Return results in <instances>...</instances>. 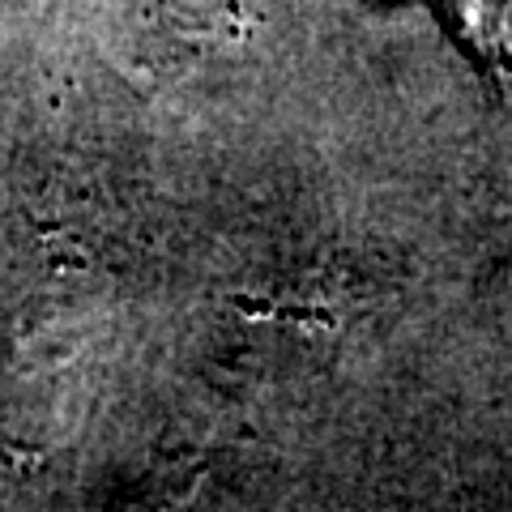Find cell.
Returning a JSON list of instances; mask_svg holds the SVG:
<instances>
[{"label": "cell", "instance_id": "cell-1", "mask_svg": "<svg viewBox=\"0 0 512 512\" xmlns=\"http://www.w3.org/2000/svg\"><path fill=\"white\" fill-rule=\"evenodd\" d=\"M457 30L495 64H512V0H444Z\"/></svg>", "mask_w": 512, "mask_h": 512}]
</instances>
